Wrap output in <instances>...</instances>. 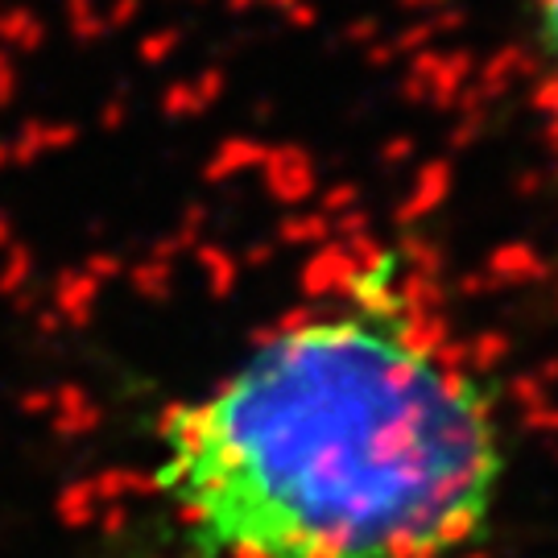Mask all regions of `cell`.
Returning <instances> with one entry per match:
<instances>
[{"mask_svg": "<svg viewBox=\"0 0 558 558\" xmlns=\"http://www.w3.org/2000/svg\"><path fill=\"white\" fill-rule=\"evenodd\" d=\"M505 472L493 389L373 265L170 405L149 484L191 558H459Z\"/></svg>", "mask_w": 558, "mask_h": 558, "instance_id": "1", "label": "cell"}, {"mask_svg": "<svg viewBox=\"0 0 558 558\" xmlns=\"http://www.w3.org/2000/svg\"><path fill=\"white\" fill-rule=\"evenodd\" d=\"M530 21H534L542 66H546L550 87H555L558 96V0H530Z\"/></svg>", "mask_w": 558, "mask_h": 558, "instance_id": "2", "label": "cell"}]
</instances>
